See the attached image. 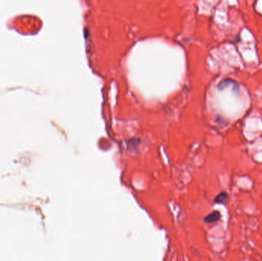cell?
Wrapping results in <instances>:
<instances>
[{
  "instance_id": "cell-1",
  "label": "cell",
  "mask_w": 262,
  "mask_h": 261,
  "mask_svg": "<svg viewBox=\"0 0 262 261\" xmlns=\"http://www.w3.org/2000/svg\"><path fill=\"white\" fill-rule=\"evenodd\" d=\"M220 217H221V214H220L218 211H214V212H212V214H209L207 217H205V221L206 223H209V224L214 223V222L219 220Z\"/></svg>"
},
{
  "instance_id": "cell-2",
  "label": "cell",
  "mask_w": 262,
  "mask_h": 261,
  "mask_svg": "<svg viewBox=\"0 0 262 261\" xmlns=\"http://www.w3.org/2000/svg\"><path fill=\"white\" fill-rule=\"evenodd\" d=\"M228 198H229V195H228L227 193L221 192L216 196V198H215V202L216 203H225V202H227Z\"/></svg>"
}]
</instances>
